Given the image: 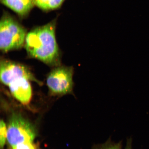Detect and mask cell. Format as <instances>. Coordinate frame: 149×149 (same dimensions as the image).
<instances>
[{"instance_id":"cell-1","label":"cell","mask_w":149,"mask_h":149,"mask_svg":"<svg viewBox=\"0 0 149 149\" xmlns=\"http://www.w3.org/2000/svg\"><path fill=\"white\" fill-rule=\"evenodd\" d=\"M56 22L35 28L27 33L25 47L28 55L51 66L61 65L60 50L55 35Z\"/></svg>"},{"instance_id":"cell-2","label":"cell","mask_w":149,"mask_h":149,"mask_svg":"<svg viewBox=\"0 0 149 149\" xmlns=\"http://www.w3.org/2000/svg\"><path fill=\"white\" fill-rule=\"evenodd\" d=\"M27 33L25 29L8 15L0 22V49L3 53L20 49L25 44Z\"/></svg>"},{"instance_id":"cell-3","label":"cell","mask_w":149,"mask_h":149,"mask_svg":"<svg viewBox=\"0 0 149 149\" xmlns=\"http://www.w3.org/2000/svg\"><path fill=\"white\" fill-rule=\"evenodd\" d=\"M74 73L73 67H55L47 77V84L50 92L58 95L72 94L74 85Z\"/></svg>"},{"instance_id":"cell-4","label":"cell","mask_w":149,"mask_h":149,"mask_svg":"<svg viewBox=\"0 0 149 149\" xmlns=\"http://www.w3.org/2000/svg\"><path fill=\"white\" fill-rule=\"evenodd\" d=\"M36 134L34 128L19 114L14 113L9 121L7 140L13 147L20 143L32 142Z\"/></svg>"},{"instance_id":"cell-5","label":"cell","mask_w":149,"mask_h":149,"mask_svg":"<svg viewBox=\"0 0 149 149\" xmlns=\"http://www.w3.org/2000/svg\"><path fill=\"white\" fill-rule=\"evenodd\" d=\"M22 78H26L30 81L35 82L39 85L42 84L25 65L7 59L1 60L0 78L2 83L8 86L12 81Z\"/></svg>"},{"instance_id":"cell-6","label":"cell","mask_w":149,"mask_h":149,"mask_svg":"<svg viewBox=\"0 0 149 149\" xmlns=\"http://www.w3.org/2000/svg\"><path fill=\"white\" fill-rule=\"evenodd\" d=\"M29 80L22 78L13 81L8 85L12 95L24 105H26L31 101L32 91Z\"/></svg>"},{"instance_id":"cell-7","label":"cell","mask_w":149,"mask_h":149,"mask_svg":"<svg viewBox=\"0 0 149 149\" xmlns=\"http://www.w3.org/2000/svg\"><path fill=\"white\" fill-rule=\"evenodd\" d=\"M6 6L12 9L19 15H26L33 8V0H1Z\"/></svg>"},{"instance_id":"cell-8","label":"cell","mask_w":149,"mask_h":149,"mask_svg":"<svg viewBox=\"0 0 149 149\" xmlns=\"http://www.w3.org/2000/svg\"><path fill=\"white\" fill-rule=\"evenodd\" d=\"M65 0H33L35 5L45 10H53L60 7Z\"/></svg>"},{"instance_id":"cell-9","label":"cell","mask_w":149,"mask_h":149,"mask_svg":"<svg viewBox=\"0 0 149 149\" xmlns=\"http://www.w3.org/2000/svg\"><path fill=\"white\" fill-rule=\"evenodd\" d=\"M91 149H123L122 141L115 143L109 138L103 144L93 145Z\"/></svg>"},{"instance_id":"cell-10","label":"cell","mask_w":149,"mask_h":149,"mask_svg":"<svg viewBox=\"0 0 149 149\" xmlns=\"http://www.w3.org/2000/svg\"><path fill=\"white\" fill-rule=\"evenodd\" d=\"M7 129L4 121L1 120L0 123V146L3 149L7 139Z\"/></svg>"},{"instance_id":"cell-11","label":"cell","mask_w":149,"mask_h":149,"mask_svg":"<svg viewBox=\"0 0 149 149\" xmlns=\"http://www.w3.org/2000/svg\"><path fill=\"white\" fill-rule=\"evenodd\" d=\"M13 149H36V146L32 142H27L20 143L13 147Z\"/></svg>"},{"instance_id":"cell-12","label":"cell","mask_w":149,"mask_h":149,"mask_svg":"<svg viewBox=\"0 0 149 149\" xmlns=\"http://www.w3.org/2000/svg\"><path fill=\"white\" fill-rule=\"evenodd\" d=\"M132 140L131 138L128 139L127 141L125 149H132Z\"/></svg>"}]
</instances>
